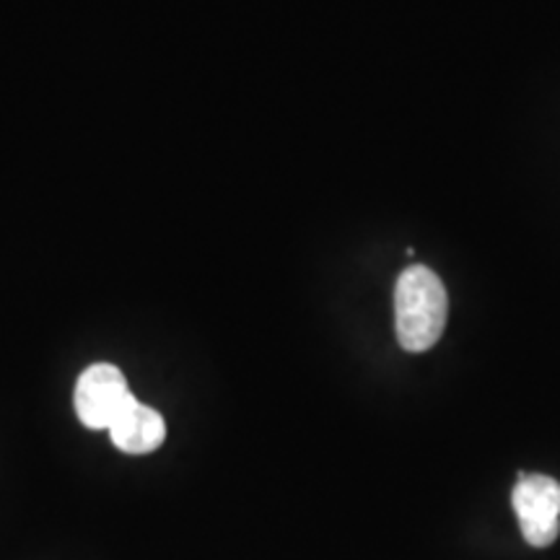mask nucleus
I'll return each mask as SVG.
<instances>
[{"mask_svg": "<svg viewBox=\"0 0 560 560\" xmlns=\"http://www.w3.org/2000/svg\"><path fill=\"white\" fill-rule=\"evenodd\" d=\"M450 299L439 276L425 265H410L397 278L395 325L397 340L408 353H423L444 335Z\"/></svg>", "mask_w": 560, "mask_h": 560, "instance_id": "obj_1", "label": "nucleus"}, {"mask_svg": "<svg viewBox=\"0 0 560 560\" xmlns=\"http://www.w3.org/2000/svg\"><path fill=\"white\" fill-rule=\"evenodd\" d=\"M136 400L128 387V380L112 363H94L75 382L73 405L75 416L91 431H109L115 418Z\"/></svg>", "mask_w": 560, "mask_h": 560, "instance_id": "obj_2", "label": "nucleus"}, {"mask_svg": "<svg viewBox=\"0 0 560 560\" xmlns=\"http://www.w3.org/2000/svg\"><path fill=\"white\" fill-rule=\"evenodd\" d=\"M516 520L532 548H548L560 532V482L548 475H522L514 495Z\"/></svg>", "mask_w": 560, "mask_h": 560, "instance_id": "obj_3", "label": "nucleus"}, {"mask_svg": "<svg viewBox=\"0 0 560 560\" xmlns=\"http://www.w3.org/2000/svg\"><path fill=\"white\" fill-rule=\"evenodd\" d=\"M112 444L125 454H151L166 441V423L149 405L132 400L109 425Z\"/></svg>", "mask_w": 560, "mask_h": 560, "instance_id": "obj_4", "label": "nucleus"}]
</instances>
